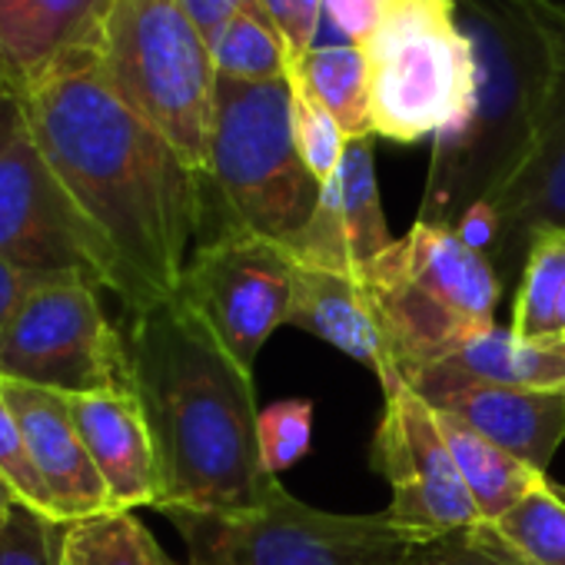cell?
<instances>
[{
	"mask_svg": "<svg viewBox=\"0 0 565 565\" xmlns=\"http://www.w3.org/2000/svg\"><path fill=\"white\" fill-rule=\"evenodd\" d=\"M287 323L370 366L383 390L403 383L360 273L294 259V297Z\"/></svg>",
	"mask_w": 565,
	"mask_h": 565,
	"instance_id": "15",
	"label": "cell"
},
{
	"mask_svg": "<svg viewBox=\"0 0 565 565\" xmlns=\"http://www.w3.org/2000/svg\"><path fill=\"white\" fill-rule=\"evenodd\" d=\"M426 403L472 386H505V390H562L565 356L552 343H525L512 330L492 327L446 360L433 363L409 383Z\"/></svg>",
	"mask_w": 565,
	"mask_h": 565,
	"instance_id": "19",
	"label": "cell"
},
{
	"mask_svg": "<svg viewBox=\"0 0 565 565\" xmlns=\"http://www.w3.org/2000/svg\"><path fill=\"white\" fill-rule=\"evenodd\" d=\"M64 522H54L28 505H14L0 525V565H61Z\"/></svg>",
	"mask_w": 565,
	"mask_h": 565,
	"instance_id": "31",
	"label": "cell"
},
{
	"mask_svg": "<svg viewBox=\"0 0 565 565\" xmlns=\"http://www.w3.org/2000/svg\"><path fill=\"white\" fill-rule=\"evenodd\" d=\"M259 459L269 476L297 466L313 443V403L310 399H279L259 409Z\"/></svg>",
	"mask_w": 565,
	"mask_h": 565,
	"instance_id": "29",
	"label": "cell"
},
{
	"mask_svg": "<svg viewBox=\"0 0 565 565\" xmlns=\"http://www.w3.org/2000/svg\"><path fill=\"white\" fill-rule=\"evenodd\" d=\"M317 100L333 114L347 140L373 137V110H370V71L360 44L343 47H313L297 67Z\"/></svg>",
	"mask_w": 565,
	"mask_h": 565,
	"instance_id": "21",
	"label": "cell"
},
{
	"mask_svg": "<svg viewBox=\"0 0 565 565\" xmlns=\"http://www.w3.org/2000/svg\"><path fill=\"white\" fill-rule=\"evenodd\" d=\"M436 416H439L446 446L456 459V469H459L482 522H499L509 509H515L545 479V472H535L532 466H525L522 459H515L492 439L479 436L466 423H459L446 413H436Z\"/></svg>",
	"mask_w": 565,
	"mask_h": 565,
	"instance_id": "20",
	"label": "cell"
},
{
	"mask_svg": "<svg viewBox=\"0 0 565 565\" xmlns=\"http://www.w3.org/2000/svg\"><path fill=\"white\" fill-rule=\"evenodd\" d=\"M390 0H323V14L353 41V44H363L376 21L383 18Z\"/></svg>",
	"mask_w": 565,
	"mask_h": 565,
	"instance_id": "33",
	"label": "cell"
},
{
	"mask_svg": "<svg viewBox=\"0 0 565 565\" xmlns=\"http://www.w3.org/2000/svg\"><path fill=\"white\" fill-rule=\"evenodd\" d=\"M479 436L492 439L535 472H545L565 443V386L562 390H505L472 386L429 403Z\"/></svg>",
	"mask_w": 565,
	"mask_h": 565,
	"instance_id": "18",
	"label": "cell"
},
{
	"mask_svg": "<svg viewBox=\"0 0 565 565\" xmlns=\"http://www.w3.org/2000/svg\"><path fill=\"white\" fill-rule=\"evenodd\" d=\"M552 347H555V350H558V353L565 356V337H558V340H552Z\"/></svg>",
	"mask_w": 565,
	"mask_h": 565,
	"instance_id": "38",
	"label": "cell"
},
{
	"mask_svg": "<svg viewBox=\"0 0 565 565\" xmlns=\"http://www.w3.org/2000/svg\"><path fill=\"white\" fill-rule=\"evenodd\" d=\"M38 287H44V279H38V276H31V273L0 259V340H4V333L14 323L18 310L28 303V297Z\"/></svg>",
	"mask_w": 565,
	"mask_h": 565,
	"instance_id": "34",
	"label": "cell"
},
{
	"mask_svg": "<svg viewBox=\"0 0 565 565\" xmlns=\"http://www.w3.org/2000/svg\"><path fill=\"white\" fill-rule=\"evenodd\" d=\"M94 67L107 90L153 127L193 173H206L216 67L180 0H114Z\"/></svg>",
	"mask_w": 565,
	"mask_h": 565,
	"instance_id": "6",
	"label": "cell"
},
{
	"mask_svg": "<svg viewBox=\"0 0 565 565\" xmlns=\"http://www.w3.org/2000/svg\"><path fill=\"white\" fill-rule=\"evenodd\" d=\"M290 297L294 259L287 246L263 236H220L193 246L173 300L253 373L263 343L290 317Z\"/></svg>",
	"mask_w": 565,
	"mask_h": 565,
	"instance_id": "11",
	"label": "cell"
},
{
	"mask_svg": "<svg viewBox=\"0 0 565 565\" xmlns=\"http://www.w3.org/2000/svg\"><path fill=\"white\" fill-rule=\"evenodd\" d=\"M360 279L403 383L495 327L502 279L456 226L416 220Z\"/></svg>",
	"mask_w": 565,
	"mask_h": 565,
	"instance_id": "5",
	"label": "cell"
},
{
	"mask_svg": "<svg viewBox=\"0 0 565 565\" xmlns=\"http://www.w3.org/2000/svg\"><path fill=\"white\" fill-rule=\"evenodd\" d=\"M0 386H4V396L21 423L28 452L57 509V519L67 525V522L114 509L107 482L100 479L74 426L67 396L38 390L28 383H14V380H0Z\"/></svg>",
	"mask_w": 565,
	"mask_h": 565,
	"instance_id": "14",
	"label": "cell"
},
{
	"mask_svg": "<svg viewBox=\"0 0 565 565\" xmlns=\"http://www.w3.org/2000/svg\"><path fill=\"white\" fill-rule=\"evenodd\" d=\"M555 489H558V492H562V495H565V486H555Z\"/></svg>",
	"mask_w": 565,
	"mask_h": 565,
	"instance_id": "39",
	"label": "cell"
},
{
	"mask_svg": "<svg viewBox=\"0 0 565 565\" xmlns=\"http://www.w3.org/2000/svg\"><path fill=\"white\" fill-rule=\"evenodd\" d=\"M287 84H290V114H294L297 150H300L303 163L310 167V173L320 183H327L340 170L347 137H343L340 124L333 120V114L317 100V94L307 87V81L297 71H290Z\"/></svg>",
	"mask_w": 565,
	"mask_h": 565,
	"instance_id": "27",
	"label": "cell"
},
{
	"mask_svg": "<svg viewBox=\"0 0 565 565\" xmlns=\"http://www.w3.org/2000/svg\"><path fill=\"white\" fill-rule=\"evenodd\" d=\"M565 337V294H562V303H558V317H555V340ZM552 343V340H548Z\"/></svg>",
	"mask_w": 565,
	"mask_h": 565,
	"instance_id": "37",
	"label": "cell"
},
{
	"mask_svg": "<svg viewBox=\"0 0 565 565\" xmlns=\"http://www.w3.org/2000/svg\"><path fill=\"white\" fill-rule=\"evenodd\" d=\"M94 64L54 74L24 97V110L47 163L110 249L114 297L143 313L177 297L200 239L203 177L107 90Z\"/></svg>",
	"mask_w": 565,
	"mask_h": 565,
	"instance_id": "1",
	"label": "cell"
},
{
	"mask_svg": "<svg viewBox=\"0 0 565 565\" xmlns=\"http://www.w3.org/2000/svg\"><path fill=\"white\" fill-rule=\"evenodd\" d=\"M565 294V230L539 233L525 253L509 330L525 343L555 340V317Z\"/></svg>",
	"mask_w": 565,
	"mask_h": 565,
	"instance_id": "25",
	"label": "cell"
},
{
	"mask_svg": "<svg viewBox=\"0 0 565 565\" xmlns=\"http://www.w3.org/2000/svg\"><path fill=\"white\" fill-rule=\"evenodd\" d=\"M0 259L44 282L117 287L107 243L47 163L24 104L0 127Z\"/></svg>",
	"mask_w": 565,
	"mask_h": 565,
	"instance_id": "9",
	"label": "cell"
},
{
	"mask_svg": "<svg viewBox=\"0 0 565 565\" xmlns=\"http://www.w3.org/2000/svg\"><path fill=\"white\" fill-rule=\"evenodd\" d=\"M476 47V97L433 143L423 223L459 226L492 203L535 153L565 90V4L558 0H456Z\"/></svg>",
	"mask_w": 565,
	"mask_h": 565,
	"instance_id": "3",
	"label": "cell"
},
{
	"mask_svg": "<svg viewBox=\"0 0 565 565\" xmlns=\"http://www.w3.org/2000/svg\"><path fill=\"white\" fill-rule=\"evenodd\" d=\"M190 565H196V562H190Z\"/></svg>",
	"mask_w": 565,
	"mask_h": 565,
	"instance_id": "40",
	"label": "cell"
},
{
	"mask_svg": "<svg viewBox=\"0 0 565 565\" xmlns=\"http://www.w3.org/2000/svg\"><path fill=\"white\" fill-rule=\"evenodd\" d=\"M130 317V383L157 452V509H253L276 479L259 459L253 373L180 300Z\"/></svg>",
	"mask_w": 565,
	"mask_h": 565,
	"instance_id": "2",
	"label": "cell"
},
{
	"mask_svg": "<svg viewBox=\"0 0 565 565\" xmlns=\"http://www.w3.org/2000/svg\"><path fill=\"white\" fill-rule=\"evenodd\" d=\"M360 47L370 71L373 137L416 143L466 117L479 67L456 0H390Z\"/></svg>",
	"mask_w": 565,
	"mask_h": 565,
	"instance_id": "7",
	"label": "cell"
},
{
	"mask_svg": "<svg viewBox=\"0 0 565 565\" xmlns=\"http://www.w3.org/2000/svg\"><path fill=\"white\" fill-rule=\"evenodd\" d=\"M323 183L297 150L290 84L216 77L200 239L263 236L290 243L317 213Z\"/></svg>",
	"mask_w": 565,
	"mask_h": 565,
	"instance_id": "4",
	"label": "cell"
},
{
	"mask_svg": "<svg viewBox=\"0 0 565 565\" xmlns=\"http://www.w3.org/2000/svg\"><path fill=\"white\" fill-rule=\"evenodd\" d=\"M18 505V499H14V492L4 486V482H0V525H4L8 522V515H11V509Z\"/></svg>",
	"mask_w": 565,
	"mask_h": 565,
	"instance_id": "36",
	"label": "cell"
},
{
	"mask_svg": "<svg viewBox=\"0 0 565 565\" xmlns=\"http://www.w3.org/2000/svg\"><path fill=\"white\" fill-rule=\"evenodd\" d=\"M196 565H399L413 542L390 512L337 515L294 499L276 479L253 509L163 512Z\"/></svg>",
	"mask_w": 565,
	"mask_h": 565,
	"instance_id": "8",
	"label": "cell"
},
{
	"mask_svg": "<svg viewBox=\"0 0 565 565\" xmlns=\"http://www.w3.org/2000/svg\"><path fill=\"white\" fill-rule=\"evenodd\" d=\"M399 565H529L499 532L482 522L476 529L409 542Z\"/></svg>",
	"mask_w": 565,
	"mask_h": 565,
	"instance_id": "28",
	"label": "cell"
},
{
	"mask_svg": "<svg viewBox=\"0 0 565 565\" xmlns=\"http://www.w3.org/2000/svg\"><path fill=\"white\" fill-rule=\"evenodd\" d=\"M21 104H24V97H21L4 77H0V127H4V120H8Z\"/></svg>",
	"mask_w": 565,
	"mask_h": 565,
	"instance_id": "35",
	"label": "cell"
},
{
	"mask_svg": "<svg viewBox=\"0 0 565 565\" xmlns=\"http://www.w3.org/2000/svg\"><path fill=\"white\" fill-rule=\"evenodd\" d=\"M114 0H0V77L21 97L97 61Z\"/></svg>",
	"mask_w": 565,
	"mask_h": 565,
	"instance_id": "13",
	"label": "cell"
},
{
	"mask_svg": "<svg viewBox=\"0 0 565 565\" xmlns=\"http://www.w3.org/2000/svg\"><path fill=\"white\" fill-rule=\"evenodd\" d=\"M74 426L107 482L110 505L134 512L137 505L160 502V472L153 439L134 390H104L67 396Z\"/></svg>",
	"mask_w": 565,
	"mask_h": 565,
	"instance_id": "16",
	"label": "cell"
},
{
	"mask_svg": "<svg viewBox=\"0 0 565 565\" xmlns=\"http://www.w3.org/2000/svg\"><path fill=\"white\" fill-rule=\"evenodd\" d=\"M0 482L14 492V499L21 505L61 522L57 509H54V502H51L38 469H34V459L28 452V439H24L21 423H18V416L4 396V386H0Z\"/></svg>",
	"mask_w": 565,
	"mask_h": 565,
	"instance_id": "30",
	"label": "cell"
},
{
	"mask_svg": "<svg viewBox=\"0 0 565 565\" xmlns=\"http://www.w3.org/2000/svg\"><path fill=\"white\" fill-rule=\"evenodd\" d=\"M216 77L239 81V84H276L290 77V51L282 44L273 21L263 14L256 0L220 31V38L210 44Z\"/></svg>",
	"mask_w": 565,
	"mask_h": 565,
	"instance_id": "24",
	"label": "cell"
},
{
	"mask_svg": "<svg viewBox=\"0 0 565 565\" xmlns=\"http://www.w3.org/2000/svg\"><path fill=\"white\" fill-rule=\"evenodd\" d=\"M383 396L386 406L373 439V466L393 489L390 519L413 542L482 525L436 409L409 383H396L383 390Z\"/></svg>",
	"mask_w": 565,
	"mask_h": 565,
	"instance_id": "12",
	"label": "cell"
},
{
	"mask_svg": "<svg viewBox=\"0 0 565 565\" xmlns=\"http://www.w3.org/2000/svg\"><path fill=\"white\" fill-rule=\"evenodd\" d=\"M61 565H190L177 562L127 509H107L64 525Z\"/></svg>",
	"mask_w": 565,
	"mask_h": 565,
	"instance_id": "22",
	"label": "cell"
},
{
	"mask_svg": "<svg viewBox=\"0 0 565 565\" xmlns=\"http://www.w3.org/2000/svg\"><path fill=\"white\" fill-rule=\"evenodd\" d=\"M263 14L279 31L282 44L290 51L294 67L313 51V38L323 18V0H256Z\"/></svg>",
	"mask_w": 565,
	"mask_h": 565,
	"instance_id": "32",
	"label": "cell"
},
{
	"mask_svg": "<svg viewBox=\"0 0 565 565\" xmlns=\"http://www.w3.org/2000/svg\"><path fill=\"white\" fill-rule=\"evenodd\" d=\"M489 206L495 213V236L489 246L495 273L522 269L539 233L565 230V90L535 153Z\"/></svg>",
	"mask_w": 565,
	"mask_h": 565,
	"instance_id": "17",
	"label": "cell"
},
{
	"mask_svg": "<svg viewBox=\"0 0 565 565\" xmlns=\"http://www.w3.org/2000/svg\"><path fill=\"white\" fill-rule=\"evenodd\" d=\"M340 203H343V226L347 243L356 273L383 256L396 236L390 233L383 200H380V180H376V160H373V137L347 140L343 160H340Z\"/></svg>",
	"mask_w": 565,
	"mask_h": 565,
	"instance_id": "23",
	"label": "cell"
},
{
	"mask_svg": "<svg viewBox=\"0 0 565 565\" xmlns=\"http://www.w3.org/2000/svg\"><path fill=\"white\" fill-rule=\"evenodd\" d=\"M489 525L529 565H565V495L548 479Z\"/></svg>",
	"mask_w": 565,
	"mask_h": 565,
	"instance_id": "26",
	"label": "cell"
},
{
	"mask_svg": "<svg viewBox=\"0 0 565 565\" xmlns=\"http://www.w3.org/2000/svg\"><path fill=\"white\" fill-rule=\"evenodd\" d=\"M84 282H44L0 340V380L61 396L134 390L130 350Z\"/></svg>",
	"mask_w": 565,
	"mask_h": 565,
	"instance_id": "10",
	"label": "cell"
}]
</instances>
